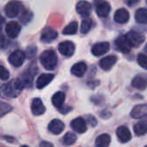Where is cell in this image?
I'll return each instance as SVG.
<instances>
[{"label":"cell","mask_w":147,"mask_h":147,"mask_svg":"<svg viewBox=\"0 0 147 147\" xmlns=\"http://www.w3.org/2000/svg\"><path fill=\"white\" fill-rule=\"evenodd\" d=\"M23 89L17 78L12 79L6 84H0V97L3 99L16 98L21 94Z\"/></svg>","instance_id":"cell-1"},{"label":"cell","mask_w":147,"mask_h":147,"mask_svg":"<svg viewBox=\"0 0 147 147\" xmlns=\"http://www.w3.org/2000/svg\"><path fill=\"white\" fill-rule=\"evenodd\" d=\"M40 61L43 67L48 71H53L58 65V57L53 50H46L40 56Z\"/></svg>","instance_id":"cell-2"},{"label":"cell","mask_w":147,"mask_h":147,"mask_svg":"<svg viewBox=\"0 0 147 147\" xmlns=\"http://www.w3.org/2000/svg\"><path fill=\"white\" fill-rule=\"evenodd\" d=\"M38 71V68L34 63L30 65L17 78L23 88H29L32 86L34 76Z\"/></svg>","instance_id":"cell-3"},{"label":"cell","mask_w":147,"mask_h":147,"mask_svg":"<svg viewBox=\"0 0 147 147\" xmlns=\"http://www.w3.org/2000/svg\"><path fill=\"white\" fill-rule=\"evenodd\" d=\"M22 8V4L21 2L13 0L6 4L5 8H4V12L8 17L14 18L18 16Z\"/></svg>","instance_id":"cell-4"},{"label":"cell","mask_w":147,"mask_h":147,"mask_svg":"<svg viewBox=\"0 0 147 147\" xmlns=\"http://www.w3.org/2000/svg\"><path fill=\"white\" fill-rule=\"evenodd\" d=\"M125 35H126L127 39L128 40L129 43L131 44L132 47H140L145 41V40H146V37L142 34H140V33H139L137 31H134V30L129 31Z\"/></svg>","instance_id":"cell-5"},{"label":"cell","mask_w":147,"mask_h":147,"mask_svg":"<svg viewBox=\"0 0 147 147\" xmlns=\"http://www.w3.org/2000/svg\"><path fill=\"white\" fill-rule=\"evenodd\" d=\"M26 59L25 53L21 50H16L10 53L9 56V62L15 67H20L22 65L24 60Z\"/></svg>","instance_id":"cell-6"},{"label":"cell","mask_w":147,"mask_h":147,"mask_svg":"<svg viewBox=\"0 0 147 147\" xmlns=\"http://www.w3.org/2000/svg\"><path fill=\"white\" fill-rule=\"evenodd\" d=\"M111 10L110 4L103 0H96V11L99 17H107Z\"/></svg>","instance_id":"cell-7"},{"label":"cell","mask_w":147,"mask_h":147,"mask_svg":"<svg viewBox=\"0 0 147 147\" xmlns=\"http://www.w3.org/2000/svg\"><path fill=\"white\" fill-rule=\"evenodd\" d=\"M75 45L70 40H65L59 45V52L65 57H71L75 53Z\"/></svg>","instance_id":"cell-8"},{"label":"cell","mask_w":147,"mask_h":147,"mask_svg":"<svg viewBox=\"0 0 147 147\" xmlns=\"http://www.w3.org/2000/svg\"><path fill=\"white\" fill-rule=\"evenodd\" d=\"M109 48H110V45L109 42H107V41L98 42V43H96L92 47L91 53L96 57H100L102 55L106 54L109 51Z\"/></svg>","instance_id":"cell-9"},{"label":"cell","mask_w":147,"mask_h":147,"mask_svg":"<svg viewBox=\"0 0 147 147\" xmlns=\"http://www.w3.org/2000/svg\"><path fill=\"white\" fill-rule=\"evenodd\" d=\"M91 10H92V5L90 4V3H89V2H87L85 0L79 1L76 5V11L82 17L89 16Z\"/></svg>","instance_id":"cell-10"},{"label":"cell","mask_w":147,"mask_h":147,"mask_svg":"<svg viewBox=\"0 0 147 147\" xmlns=\"http://www.w3.org/2000/svg\"><path fill=\"white\" fill-rule=\"evenodd\" d=\"M115 45H116L118 50H120L122 53L127 54L131 52L132 47H131V44L129 43L128 40L127 39L126 35L119 36L115 40Z\"/></svg>","instance_id":"cell-11"},{"label":"cell","mask_w":147,"mask_h":147,"mask_svg":"<svg viewBox=\"0 0 147 147\" xmlns=\"http://www.w3.org/2000/svg\"><path fill=\"white\" fill-rule=\"evenodd\" d=\"M21 29H22L21 25L16 22H9V23H7L5 27V32L7 35L11 39L16 38L20 34Z\"/></svg>","instance_id":"cell-12"},{"label":"cell","mask_w":147,"mask_h":147,"mask_svg":"<svg viewBox=\"0 0 147 147\" xmlns=\"http://www.w3.org/2000/svg\"><path fill=\"white\" fill-rule=\"evenodd\" d=\"M71 127L78 134H84V133H85L87 131L86 121L83 117L75 118L71 122Z\"/></svg>","instance_id":"cell-13"},{"label":"cell","mask_w":147,"mask_h":147,"mask_svg":"<svg viewBox=\"0 0 147 147\" xmlns=\"http://www.w3.org/2000/svg\"><path fill=\"white\" fill-rule=\"evenodd\" d=\"M58 37V32L52 28H46L40 35V40L44 43H50L56 40Z\"/></svg>","instance_id":"cell-14"},{"label":"cell","mask_w":147,"mask_h":147,"mask_svg":"<svg viewBox=\"0 0 147 147\" xmlns=\"http://www.w3.org/2000/svg\"><path fill=\"white\" fill-rule=\"evenodd\" d=\"M31 111L35 116L43 115L46 112V108L40 98H34L31 102Z\"/></svg>","instance_id":"cell-15"},{"label":"cell","mask_w":147,"mask_h":147,"mask_svg":"<svg viewBox=\"0 0 147 147\" xmlns=\"http://www.w3.org/2000/svg\"><path fill=\"white\" fill-rule=\"evenodd\" d=\"M116 135L121 143H127L132 139V134L130 130L125 126H121L117 128Z\"/></svg>","instance_id":"cell-16"},{"label":"cell","mask_w":147,"mask_h":147,"mask_svg":"<svg viewBox=\"0 0 147 147\" xmlns=\"http://www.w3.org/2000/svg\"><path fill=\"white\" fill-rule=\"evenodd\" d=\"M117 62V57L115 55H109L102 59L99 62L100 67L103 71H109Z\"/></svg>","instance_id":"cell-17"},{"label":"cell","mask_w":147,"mask_h":147,"mask_svg":"<svg viewBox=\"0 0 147 147\" xmlns=\"http://www.w3.org/2000/svg\"><path fill=\"white\" fill-rule=\"evenodd\" d=\"M64 129H65V124L62 121L59 119H54L51 121V122L48 124V130L55 135L61 134L64 131Z\"/></svg>","instance_id":"cell-18"},{"label":"cell","mask_w":147,"mask_h":147,"mask_svg":"<svg viewBox=\"0 0 147 147\" xmlns=\"http://www.w3.org/2000/svg\"><path fill=\"white\" fill-rule=\"evenodd\" d=\"M54 78V75L51 74V73H45V74H41L36 81V87L39 90H41L43 88H45L47 85H48L53 79Z\"/></svg>","instance_id":"cell-19"},{"label":"cell","mask_w":147,"mask_h":147,"mask_svg":"<svg viewBox=\"0 0 147 147\" xmlns=\"http://www.w3.org/2000/svg\"><path fill=\"white\" fill-rule=\"evenodd\" d=\"M129 18H130L129 12L124 8L119 9L118 10H116V12L115 13V16H114L115 21L117 23H121V24L127 23L128 22Z\"/></svg>","instance_id":"cell-20"},{"label":"cell","mask_w":147,"mask_h":147,"mask_svg":"<svg viewBox=\"0 0 147 147\" xmlns=\"http://www.w3.org/2000/svg\"><path fill=\"white\" fill-rule=\"evenodd\" d=\"M131 116L134 119H141L147 115V105L140 104L135 106L131 111Z\"/></svg>","instance_id":"cell-21"},{"label":"cell","mask_w":147,"mask_h":147,"mask_svg":"<svg viewBox=\"0 0 147 147\" xmlns=\"http://www.w3.org/2000/svg\"><path fill=\"white\" fill-rule=\"evenodd\" d=\"M146 76L145 74L137 75L133 80H132V85L135 89L144 90L146 88Z\"/></svg>","instance_id":"cell-22"},{"label":"cell","mask_w":147,"mask_h":147,"mask_svg":"<svg viewBox=\"0 0 147 147\" xmlns=\"http://www.w3.org/2000/svg\"><path fill=\"white\" fill-rule=\"evenodd\" d=\"M86 71H87V65L84 62L76 63L71 69V74L78 78H82L85 74Z\"/></svg>","instance_id":"cell-23"},{"label":"cell","mask_w":147,"mask_h":147,"mask_svg":"<svg viewBox=\"0 0 147 147\" xmlns=\"http://www.w3.org/2000/svg\"><path fill=\"white\" fill-rule=\"evenodd\" d=\"M65 94L62 91H58L56 92L53 97H52V102L53 105L59 109L60 107H62L65 103Z\"/></svg>","instance_id":"cell-24"},{"label":"cell","mask_w":147,"mask_h":147,"mask_svg":"<svg viewBox=\"0 0 147 147\" xmlns=\"http://www.w3.org/2000/svg\"><path fill=\"white\" fill-rule=\"evenodd\" d=\"M110 141H111V137L107 134H103L96 138L95 145L96 147H108L110 144Z\"/></svg>","instance_id":"cell-25"},{"label":"cell","mask_w":147,"mask_h":147,"mask_svg":"<svg viewBox=\"0 0 147 147\" xmlns=\"http://www.w3.org/2000/svg\"><path fill=\"white\" fill-rule=\"evenodd\" d=\"M134 130L135 134L138 136H143L146 134L147 132V121L146 120L140 121L138 123H136L134 127Z\"/></svg>","instance_id":"cell-26"},{"label":"cell","mask_w":147,"mask_h":147,"mask_svg":"<svg viewBox=\"0 0 147 147\" xmlns=\"http://www.w3.org/2000/svg\"><path fill=\"white\" fill-rule=\"evenodd\" d=\"M135 20L139 23H147V9L146 8H140L135 12Z\"/></svg>","instance_id":"cell-27"},{"label":"cell","mask_w":147,"mask_h":147,"mask_svg":"<svg viewBox=\"0 0 147 147\" xmlns=\"http://www.w3.org/2000/svg\"><path fill=\"white\" fill-rule=\"evenodd\" d=\"M33 13L28 10V9H23L22 11V14L19 17V20L20 22L23 24V25H28L33 19Z\"/></svg>","instance_id":"cell-28"},{"label":"cell","mask_w":147,"mask_h":147,"mask_svg":"<svg viewBox=\"0 0 147 147\" xmlns=\"http://www.w3.org/2000/svg\"><path fill=\"white\" fill-rule=\"evenodd\" d=\"M78 22H71L63 29V34H65V35L75 34L78 32Z\"/></svg>","instance_id":"cell-29"},{"label":"cell","mask_w":147,"mask_h":147,"mask_svg":"<svg viewBox=\"0 0 147 147\" xmlns=\"http://www.w3.org/2000/svg\"><path fill=\"white\" fill-rule=\"evenodd\" d=\"M77 135L71 132H68L65 134L64 136V139H63V143L64 145L67 146H72L73 144L76 143L77 141Z\"/></svg>","instance_id":"cell-30"},{"label":"cell","mask_w":147,"mask_h":147,"mask_svg":"<svg viewBox=\"0 0 147 147\" xmlns=\"http://www.w3.org/2000/svg\"><path fill=\"white\" fill-rule=\"evenodd\" d=\"M91 27H92V21L90 19H84L81 22L80 32L85 34L89 33V31L91 29Z\"/></svg>","instance_id":"cell-31"},{"label":"cell","mask_w":147,"mask_h":147,"mask_svg":"<svg viewBox=\"0 0 147 147\" xmlns=\"http://www.w3.org/2000/svg\"><path fill=\"white\" fill-rule=\"evenodd\" d=\"M11 110H12L11 105H9L7 102H4L3 101H0V118L6 115Z\"/></svg>","instance_id":"cell-32"},{"label":"cell","mask_w":147,"mask_h":147,"mask_svg":"<svg viewBox=\"0 0 147 147\" xmlns=\"http://www.w3.org/2000/svg\"><path fill=\"white\" fill-rule=\"evenodd\" d=\"M138 64L145 70L147 69V58L145 53H140L137 58Z\"/></svg>","instance_id":"cell-33"},{"label":"cell","mask_w":147,"mask_h":147,"mask_svg":"<svg viewBox=\"0 0 147 147\" xmlns=\"http://www.w3.org/2000/svg\"><path fill=\"white\" fill-rule=\"evenodd\" d=\"M36 53H37V48L34 46H30L27 47L25 55H26V58L30 59H33L36 55Z\"/></svg>","instance_id":"cell-34"},{"label":"cell","mask_w":147,"mask_h":147,"mask_svg":"<svg viewBox=\"0 0 147 147\" xmlns=\"http://www.w3.org/2000/svg\"><path fill=\"white\" fill-rule=\"evenodd\" d=\"M9 78V71L5 67L0 65V79L3 81H5V80H8Z\"/></svg>","instance_id":"cell-35"},{"label":"cell","mask_w":147,"mask_h":147,"mask_svg":"<svg viewBox=\"0 0 147 147\" xmlns=\"http://www.w3.org/2000/svg\"><path fill=\"white\" fill-rule=\"evenodd\" d=\"M90 101H91L94 104H96V105H100V104H102V103L104 102V97H103V96H102V95L93 96L90 98Z\"/></svg>","instance_id":"cell-36"},{"label":"cell","mask_w":147,"mask_h":147,"mask_svg":"<svg viewBox=\"0 0 147 147\" xmlns=\"http://www.w3.org/2000/svg\"><path fill=\"white\" fill-rule=\"evenodd\" d=\"M86 121H88V123L90 124V126H91L92 127H95L97 125V121H96V117L93 116V115H89L87 117V120Z\"/></svg>","instance_id":"cell-37"},{"label":"cell","mask_w":147,"mask_h":147,"mask_svg":"<svg viewBox=\"0 0 147 147\" xmlns=\"http://www.w3.org/2000/svg\"><path fill=\"white\" fill-rule=\"evenodd\" d=\"M71 110H72V108L70 107V106H68V105H63L62 107H60L59 109V111L61 114H63V115H65V114H67L68 112H70Z\"/></svg>","instance_id":"cell-38"},{"label":"cell","mask_w":147,"mask_h":147,"mask_svg":"<svg viewBox=\"0 0 147 147\" xmlns=\"http://www.w3.org/2000/svg\"><path fill=\"white\" fill-rule=\"evenodd\" d=\"M100 116L102 118V119H108L111 116V113L108 110H103V111H101L100 113Z\"/></svg>","instance_id":"cell-39"},{"label":"cell","mask_w":147,"mask_h":147,"mask_svg":"<svg viewBox=\"0 0 147 147\" xmlns=\"http://www.w3.org/2000/svg\"><path fill=\"white\" fill-rule=\"evenodd\" d=\"M100 84V82L99 81H90L88 83V86L90 88V89H95L96 86H98Z\"/></svg>","instance_id":"cell-40"},{"label":"cell","mask_w":147,"mask_h":147,"mask_svg":"<svg viewBox=\"0 0 147 147\" xmlns=\"http://www.w3.org/2000/svg\"><path fill=\"white\" fill-rule=\"evenodd\" d=\"M125 2L129 7H133V6L136 5L140 2V0H126Z\"/></svg>","instance_id":"cell-41"},{"label":"cell","mask_w":147,"mask_h":147,"mask_svg":"<svg viewBox=\"0 0 147 147\" xmlns=\"http://www.w3.org/2000/svg\"><path fill=\"white\" fill-rule=\"evenodd\" d=\"M7 43H8V42H7V40H5V38L1 36V37H0V47H1L2 49H3V48L4 49V48L6 47Z\"/></svg>","instance_id":"cell-42"},{"label":"cell","mask_w":147,"mask_h":147,"mask_svg":"<svg viewBox=\"0 0 147 147\" xmlns=\"http://www.w3.org/2000/svg\"><path fill=\"white\" fill-rule=\"evenodd\" d=\"M40 147H54L53 144H51L50 142H47V141H42L40 144Z\"/></svg>","instance_id":"cell-43"},{"label":"cell","mask_w":147,"mask_h":147,"mask_svg":"<svg viewBox=\"0 0 147 147\" xmlns=\"http://www.w3.org/2000/svg\"><path fill=\"white\" fill-rule=\"evenodd\" d=\"M6 140H7V142H9V143H13L14 141H15V139L13 138V137H9V136H4L3 137Z\"/></svg>","instance_id":"cell-44"},{"label":"cell","mask_w":147,"mask_h":147,"mask_svg":"<svg viewBox=\"0 0 147 147\" xmlns=\"http://www.w3.org/2000/svg\"><path fill=\"white\" fill-rule=\"evenodd\" d=\"M3 22H4V18L0 15V27L3 24Z\"/></svg>","instance_id":"cell-45"},{"label":"cell","mask_w":147,"mask_h":147,"mask_svg":"<svg viewBox=\"0 0 147 147\" xmlns=\"http://www.w3.org/2000/svg\"><path fill=\"white\" fill-rule=\"evenodd\" d=\"M21 147H29V146H22Z\"/></svg>","instance_id":"cell-46"}]
</instances>
